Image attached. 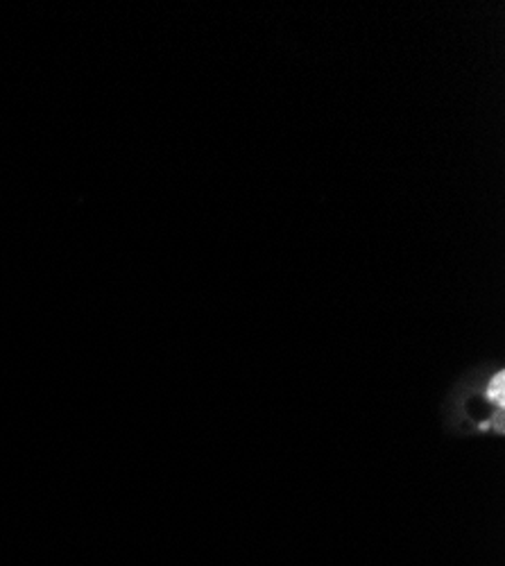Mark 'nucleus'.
Listing matches in <instances>:
<instances>
[{"label":"nucleus","mask_w":505,"mask_h":566,"mask_svg":"<svg viewBox=\"0 0 505 566\" xmlns=\"http://www.w3.org/2000/svg\"><path fill=\"white\" fill-rule=\"evenodd\" d=\"M487 397L494 399L498 410H503V403H505V374L503 371L494 374V379L490 381V388H487Z\"/></svg>","instance_id":"f257e3e1"}]
</instances>
